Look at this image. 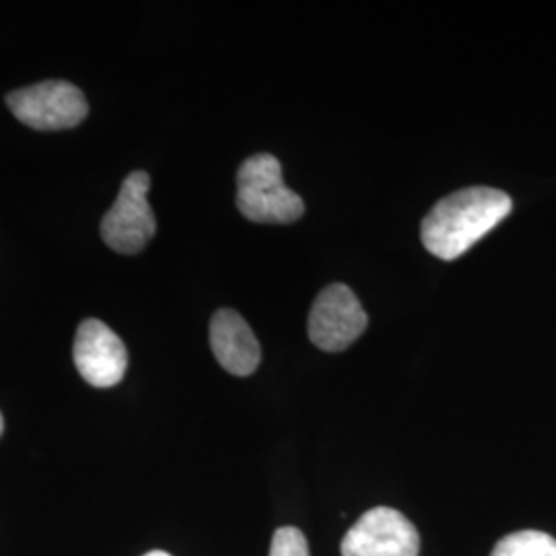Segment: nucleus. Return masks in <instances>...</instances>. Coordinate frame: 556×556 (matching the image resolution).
I'll return each mask as SVG.
<instances>
[{
    "label": "nucleus",
    "instance_id": "9b49d317",
    "mask_svg": "<svg viewBox=\"0 0 556 556\" xmlns=\"http://www.w3.org/2000/svg\"><path fill=\"white\" fill-rule=\"evenodd\" d=\"M144 556H172V555H167V553H163V551H153V553H149V555H144Z\"/></svg>",
    "mask_w": 556,
    "mask_h": 556
},
{
    "label": "nucleus",
    "instance_id": "f8f14e48",
    "mask_svg": "<svg viewBox=\"0 0 556 556\" xmlns=\"http://www.w3.org/2000/svg\"><path fill=\"white\" fill-rule=\"evenodd\" d=\"M2 431H4V420H2V415H0V435H2Z\"/></svg>",
    "mask_w": 556,
    "mask_h": 556
},
{
    "label": "nucleus",
    "instance_id": "39448f33",
    "mask_svg": "<svg viewBox=\"0 0 556 556\" xmlns=\"http://www.w3.org/2000/svg\"><path fill=\"white\" fill-rule=\"evenodd\" d=\"M367 314L353 289L346 285H328L319 293L309 312V338L326 353H340L349 349L365 330Z\"/></svg>",
    "mask_w": 556,
    "mask_h": 556
},
{
    "label": "nucleus",
    "instance_id": "9d476101",
    "mask_svg": "<svg viewBox=\"0 0 556 556\" xmlns=\"http://www.w3.org/2000/svg\"><path fill=\"white\" fill-rule=\"evenodd\" d=\"M270 556H309V546L298 528H278L270 544Z\"/></svg>",
    "mask_w": 556,
    "mask_h": 556
},
{
    "label": "nucleus",
    "instance_id": "6e6552de",
    "mask_svg": "<svg viewBox=\"0 0 556 556\" xmlns=\"http://www.w3.org/2000/svg\"><path fill=\"white\" fill-rule=\"evenodd\" d=\"M211 349L220 367L231 376L248 378L258 369V338L233 309H219L211 319Z\"/></svg>",
    "mask_w": 556,
    "mask_h": 556
},
{
    "label": "nucleus",
    "instance_id": "1a4fd4ad",
    "mask_svg": "<svg viewBox=\"0 0 556 556\" xmlns=\"http://www.w3.org/2000/svg\"><path fill=\"white\" fill-rule=\"evenodd\" d=\"M491 556H556V540L538 530H523L503 538Z\"/></svg>",
    "mask_w": 556,
    "mask_h": 556
},
{
    "label": "nucleus",
    "instance_id": "7ed1b4c3",
    "mask_svg": "<svg viewBox=\"0 0 556 556\" xmlns=\"http://www.w3.org/2000/svg\"><path fill=\"white\" fill-rule=\"evenodd\" d=\"M151 178L132 172L122 181L118 199L101 219V238L118 254H139L155 236L157 220L149 204Z\"/></svg>",
    "mask_w": 556,
    "mask_h": 556
},
{
    "label": "nucleus",
    "instance_id": "0eeeda50",
    "mask_svg": "<svg viewBox=\"0 0 556 556\" xmlns=\"http://www.w3.org/2000/svg\"><path fill=\"white\" fill-rule=\"evenodd\" d=\"M73 357L80 378L93 388H114L128 369V351L100 319H85L75 337Z\"/></svg>",
    "mask_w": 556,
    "mask_h": 556
},
{
    "label": "nucleus",
    "instance_id": "f257e3e1",
    "mask_svg": "<svg viewBox=\"0 0 556 556\" xmlns=\"http://www.w3.org/2000/svg\"><path fill=\"white\" fill-rule=\"evenodd\" d=\"M511 208L514 202L503 190L486 186L464 188L431 208L420 225V239L433 256L456 260L495 229Z\"/></svg>",
    "mask_w": 556,
    "mask_h": 556
},
{
    "label": "nucleus",
    "instance_id": "20e7f679",
    "mask_svg": "<svg viewBox=\"0 0 556 556\" xmlns=\"http://www.w3.org/2000/svg\"><path fill=\"white\" fill-rule=\"evenodd\" d=\"M15 118L34 130H66L79 126L89 103L79 87L68 80H43L7 96Z\"/></svg>",
    "mask_w": 556,
    "mask_h": 556
},
{
    "label": "nucleus",
    "instance_id": "f03ea898",
    "mask_svg": "<svg viewBox=\"0 0 556 556\" xmlns=\"http://www.w3.org/2000/svg\"><path fill=\"white\" fill-rule=\"evenodd\" d=\"M238 208L252 223L289 225L301 219L305 204L285 184L277 157L260 153L239 167Z\"/></svg>",
    "mask_w": 556,
    "mask_h": 556
},
{
    "label": "nucleus",
    "instance_id": "423d86ee",
    "mask_svg": "<svg viewBox=\"0 0 556 556\" xmlns=\"http://www.w3.org/2000/svg\"><path fill=\"white\" fill-rule=\"evenodd\" d=\"M415 523L390 507H376L358 517L340 544L342 556H418Z\"/></svg>",
    "mask_w": 556,
    "mask_h": 556
}]
</instances>
